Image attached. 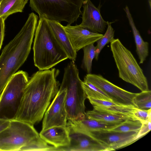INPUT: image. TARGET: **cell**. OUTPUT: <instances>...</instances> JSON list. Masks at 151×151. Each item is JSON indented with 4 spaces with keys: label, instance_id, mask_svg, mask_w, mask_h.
<instances>
[{
    "label": "cell",
    "instance_id": "6da1fadb",
    "mask_svg": "<svg viewBox=\"0 0 151 151\" xmlns=\"http://www.w3.org/2000/svg\"><path fill=\"white\" fill-rule=\"evenodd\" d=\"M58 69L39 70L29 78L12 119L32 125L40 121L59 90Z\"/></svg>",
    "mask_w": 151,
    "mask_h": 151
},
{
    "label": "cell",
    "instance_id": "7a4b0ae2",
    "mask_svg": "<svg viewBox=\"0 0 151 151\" xmlns=\"http://www.w3.org/2000/svg\"><path fill=\"white\" fill-rule=\"evenodd\" d=\"M38 17L33 12L0 56V95L8 81L27 60L31 49Z\"/></svg>",
    "mask_w": 151,
    "mask_h": 151
},
{
    "label": "cell",
    "instance_id": "3957f363",
    "mask_svg": "<svg viewBox=\"0 0 151 151\" xmlns=\"http://www.w3.org/2000/svg\"><path fill=\"white\" fill-rule=\"evenodd\" d=\"M39 19L33 49L34 65L42 70L50 69L68 57L55 39L47 19Z\"/></svg>",
    "mask_w": 151,
    "mask_h": 151
},
{
    "label": "cell",
    "instance_id": "277c9868",
    "mask_svg": "<svg viewBox=\"0 0 151 151\" xmlns=\"http://www.w3.org/2000/svg\"><path fill=\"white\" fill-rule=\"evenodd\" d=\"M82 81L74 61H71L64 69L59 88L66 89L65 108L68 120L78 121L86 117L85 101L87 97L82 86Z\"/></svg>",
    "mask_w": 151,
    "mask_h": 151
},
{
    "label": "cell",
    "instance_id": "5b68a950",
    "mask_svg": "<svg viewBox=\"0 0 151 151\" xmlns=\"http://www.w3.org/2000/svg\"><path fill=\"white\" fill-rule=\"evenodd\" d=\"M110 47L119 77L142 91L148 90L147 79L131 51L118 39L112 40Z\"/></svg>",
    "mask_w": 151,
    "mask_h": 151
},
{
    "label": "cell",
    "instance_id": "8992f818",
    "mask_svg": "<svg viewBox=\"0 0 151 151\" xmlns=\"http://www.w3.org/2000/svg\"><path fill=\"white\" fill-rule=\"evenodd\" d=\"M84 0H29L32 11L39 15V19L65 21L70 25L82 14L81 8Z\"/></svg>",
    "mask_w": 151,
    "mask_h": 151
},
{
    "label": "cell",
    "instance_id": "52a82bcc",
    "mask_svg": "<svg viewBox=\"0 0 151 151\" xmlns=\"http://www.w3.org/2000/svg\"><path fill=\"white\" fill-rule=\"evenodd\" d=\"M39 137L33 125L11 119L9 126L0 133V151H21Z\"/></svg>",
    "mask_w": 151,
    "mask_h": 151
},
{
    "label": "cell",
    "instance_id": "ba28073f",
    "mask_svg": "<svg viewBox=\"0 0 151 151\" xmlns=\"http://www.w3.org/2000/svg\"><path fill=\"white\" fill-rule=\"evenodd\" d=\"M29 80L28 73L23 70L12 76L0 95V113L8 109L16 111L15 106L18 103L19 104Z\"/></svg>",
    "mask_w": 151,
    "mask_h": 151
},
{
    "label": "cell",
    "instance_id": "9c48e42d",
    "mask_svg": "<svg viewBox=\"0 0 151 151\" xmlns=\"http://www.w3.org/2000/svg\"><path fill=\"white\" fill-rule=\"evenodd\" d=\"M83 81L89 82L100 89L112 102L118 105L135 106L133 100L137 93L129 92L116 86L101 75L87 74Z\"/></svg>",
    "mask_w": 151,
    "mask_h": 151
},
{
    "label": "cell",
    "instance_id": "30bf717a",
    "mask_svg": "<svg viewBox=\"0 0 151 151\" xmlns=\"http://www.w3.org/2000/svg\"><path fill=\"white\" fill-rule=\"evenodd\" d=\"M139 131L121 132L109 130L86 132L109 151L114 150L130 145L137 140Z\"/></svg>",
    "mask_w": 151,
    "mask_h": 151
},
{
    "label": "cell",
    "instance_id": "8fae6325",
    "mask_svg": "<svg viewBox=\"0 0 151 151\" xmlns=\"http://www.w3.org/2000/svg\"><path fill=\"white\" fill-rule=\"evenodd\" d=\"M66 89H60L45 111L42 123L45 129L56 126H66L67 114L65 108Z\"/></svg>",
    "mask_w": 151,
    "mask_h": 151
},
{
    "label": "cell",
    "instance_id": "7c38bea8",
    "mask_svg": "<svg viewBox=\"0 0 151 151\" xmlns=\"http://www.w3.org/2000/svg\"><path fill=\"white\" fill-rule=\"evenodd\" d=\"M66 126L69 130L70 145L66 147H55L53 151H109L87 133Z\"/></svg>",
    "mask_w": 151,
    "mask_h": 151
},
{
    "label": "cell",
    "instance_id": "4fadbf2b",
    "mask_svg": "<svg viewBox=\"0 0 151 151\" xmlns=\"http://www.w3.org/2000/svg\"><path fill=\"white\" fill-rule=\"evenodd\" d=\"M82 6V22L79 25L94 33H104L108 21L102 18L99 7H96L91 0H84Z\"/></svg>",
    "mask_w": 151,
    "mask_h": 151
},
{
    "label": "cell",
    "instance_id": "5bb4252c",
    "mask_svg": "<svg viewBox=\"0 0 151 151\" xmlns=\"http://www.w3.org/2000/svg\"><path fill=\"white\" fill-rule=\"evenodd\" d=\"M75 50L77 52L88 45L94 43L103 35L92 32L81 27L79 25L63 26Z\"/></svg>",
    "mask_w": 151,
    "mask_h": 151
},
{
    "label": "cell",
    "instance_id": "9a60e30c",
    "mask_svg": "<svg viewBox=\"0 0 151 151\" xmlns=\"http://www.w3.org/2000/svg\"><path fill=\"white\" fill-rule=\"evenodd\" d=\"M39 134L42 139L55 148L66 147L70 144L67 126H56L42 129Z\"/></svg>",
    "mask_w": 151,
    "mask_h": 151
},
{
    "label": "cell",
    "instance_id": "2e32d148",
    "mask_svg": "<svg viewBox=\"0 0 151 151\" xmlns=\"http://www.w3.org/2000/svg\"><path fill=\"white\" fill-rule=\"evenodd\" d=\"M47 20L55 39L66 53L68 58L75 61L77 52L72 47L63 26L58 22L50 20Z\"/></svg>",
    "mask_w": 151,
    "mask_h": 151
},
{
    "label": "cell",
    "instance_id": "e0dca14e",
    "mask_svg": "<svg viewBox=\"0 0 151 151\" xmlns=\"http://www.w3.org/2000/svg\"><path fill=\"white\" fill-rule=\"evenodd\" d=\"M121 123L106 122L85 117L83 119L78 121L68 120L67 125L87 132L91 131L110 130Z\"/></svg>",
    "mask_w": 151,
    "mask_h": 151
},
{
    "label": "cell",
    "instance_id": "ac0fdd59",
    "mask_svg": "<svg viewBox=\"0 0 151 151\" xmlns=\"http://www.w3.org/2000/svg\"><path fill=\"white\" fill-rule=\"evenodd\" d=\"M126 16L131 27L136 45V52L139 60V63L142 64L145 60L149 53V43L144 41L134 23L128 6L124 8Z\"/></svg>",
    "mask_w": 151,
    "mask_h": 151
},
{
    "label": "cell",
    "instance_id": "d6986e66",
    "mask_svg": "<svg viewBox=\"0 0 151 151\" xmlns=\"http://www.w3.org/2000/svg\"><path fill=\"white\" fill-rule=\"evenodd\" d=\"M85 114L88 118L109 123H122L127 119H133L128 116L93 108L86 112Z\"/></svg>",
    "mask_w": 151,
    "mask_h": 151
},
{
    "label": "cell",
    "instance_id": "ffe728a7",
    "mask_svg": "<svg viewBox=\"0 0 151 151\" xmlns=\"http://www.w3.org/2000/svg\"><path fill=\"white\" fill-rule=\"evenodd\" d=\"M29 0H2L0 3V17L5 21L9 16L22 12Z\"/></svg>",
    "mask_w": 151,
    "mask_h": 151
},
{
    "label": "cell",
    "instance_id": "44dd1931",
    "mask_svg": "<svg viewBox=\"0 0 151 151\" xmlns=\"http://www.w3.org/2000/svg\"><path fill=\"white\" fill-rule=\"evenodd\" d=\"M93 108L109 112L113 114L128 116L136 120L134 116V112L137 108L133 105H117L109 107L93 106Z\"/></svg>",
    "mask_w": 151,
    "mask_h": 151
},
{
    "label": "cell",
    "instance_id": "7402d4cb",
    "mask_svg": "<svg viewBox=\"0 0 151 151\" xmlns=\"http://www.w3.org/2000/svg\"><path fill=\"white\" fill-rule=\"evenodd\" d=\"M83 49V56L81 67L87 74H91L93 60L96 55L95 46L93 43L86 46Z\"/></svg>",
    "mask_w": 151,
    "mask_h": 151
},
{
    "label": "cell",
    "instance_id": "603a6c76",
    "mask_svg": "<svg viewBox=\"0 0 151 151\" xmlns=\"http://www.w3.org/2000/svg\"><path fill=\"white\" fill-rule=\"evenodd\" d=\"M81 85L86 95L87 98H92L112 101L104 92L92 83L88 82L82 81Z\"/></svg>",
    "mask_w": 151,
    "mask_h": 151
},
{
    "label": "cell",
    "instance_id": "cb8c5ba5",
    "mask_svg": "<svg viewBox=\"0 0 151 151\" xmlns=\"http://www.w3.org/2000/svg\"><path fill=\"white\" fill-rule=\"evenodd\" d=\"M112 22L108 21L107 27L104 34L96 42L97 45L95 46L96 55L95 59L98 60L99 55L105 45L110 42L114 39V30L111 26Z\"/></svg>",
    "mask_w": 151,
    "mask_h": 151
},
{
    "label": "cell",
    "instance_id": "d4e9b609",
    "mask_svg": "<svg viewBox=\"0 0 151 151\" xmlns=\"http://www.w3.org/2000/svg\"><path fill=\"white\" fill-rule=\"evenodd\" d=\"M133 101L135 106L138 109L145 110L151 109V91L148 90L137 93Z\"/></svg>",
    "mask_w": 151,
    "mask_h": 151
},
{
    "label": "cell",
    "instance_id": "484cf974",
    "mask_svg": "<svg viewBox=\"0 0 151 151\" xmlns=\"http://www.w3.org/2000/svg\"><path fill=\"white\" fill-rule=\"evenodd\" d=\"M142 124L139 120L128 119L109 130L121 132L139 131Z\"/></svg>",
    "mask_w": 151,
    "mask_h": 151
},
{
    "label": "cell",
    "instance_id": "4316f807",
    "mask_svg": "<svg viewBox=\"0 0 151 151\" xmlns=\"http://www.w3.org/2000/svg\"><path fill=\"white\" fill-rule=\"evenodd\" d=\"M54 147L48 145L40 136L22 148L21 151H53Z\"/></svg>",
    "mask_w": 151,
    "mask_h": 151
},
{
    "label": "cell",
    "instance_id": "83f0119b",
    "mask_svg": "<svg viewBox=\"0 0 151 151\" xmlns=\"http://www.w3.org/2000/svg\"><path fill=\"white\" fill-rule=\"evenodd\" d=\"M151 109L148 110L136 108L134 112V116L136 120L142 123L151 120Z\"/></svg>",
    "mask_w": 151,
    "mask_h": 151
},
{
    "label": "cell",
    "instance_id": "f1b7e54d",
    "mask_svg": "<svg viewBox=\"0 0 151 151\" xmlns=\"http://www.w3.org/2000/svg\"><path fill=\"white\" fill-rule=\"evenodd\" d=\"M93 106L101 107H109L118 105L112 101L105 100L96 99L92 98H88Z\"/></svg>",
    "mask_w": 151,
    "mask_h": 151
},
{
    "label": "cell",
    "instance_id": "f546056e",
    "mask_svg": "<svg viewBox=\"0 0 151 151\" xmlns=\"http://www.w3.org/2000/svg\"><path fill=\"white\" fill-rule=\"evenodd\" d=\"M151 120H149L142 123L137 135V138L139 139L149 132L151 129Z\"/></svg>",
    "mask_w": 151,
    "mask_h": 151
},
{
    "label": "cell",
    "instance_id": "4dcf8cb0",
    "mask_svg": "<svg viewBox=\"0 0 151 151\" xmlns=\"http://www.w3.org/2000/svg\"><path fill=\"white\" fill-rule=\"evenodd\" d=\"M11 119L0 117V133L9 126Z\"/></svg>",
    "mask_w": 151,
    "mask_h": 151
},
{
    "label": "cell",
    "instance_id": "1f68e13d",
    "mask_svg": "<svg viewBox=\"0 0 151 151\" xmlns=\"http://www.w3.org/2000/svg\"><path fill=\"white\" fill-rule=\"evenodd\" d=\"M5 21L0 17V50L2 45L4 35Z\"/></svg>",
    "mask_w": 151,
    "mask_h": 151
},
{
    "label": "cell",
    "instance_id": "d6a6232c",
    "mask_svg": "<svg viewBox=\"0 0 151 151\" xmlns=\"http://www.w3.org/2000/svg\"><path fill=\"white\" fill-rule=\"evenodd\" d=\"M149 3L150 8H151V0H148Z\"/></svg>",
    "mask_w": 151,
    "mask_h": 151
},
{
    "label": "cell",
    "instance_id": "836d02e7",
    "mask_svg": "<svg viewBox=\"0 0 151 151\" xmlns=\"http://www.w3.org/2000/svg\"><path fill=\"white\" fill-rule=\"evenodd\" d=\"M2 0H0V3Z\"/></svg>",
    "mask_w": 151,
    "mask_h": 151
}]
</instances>
